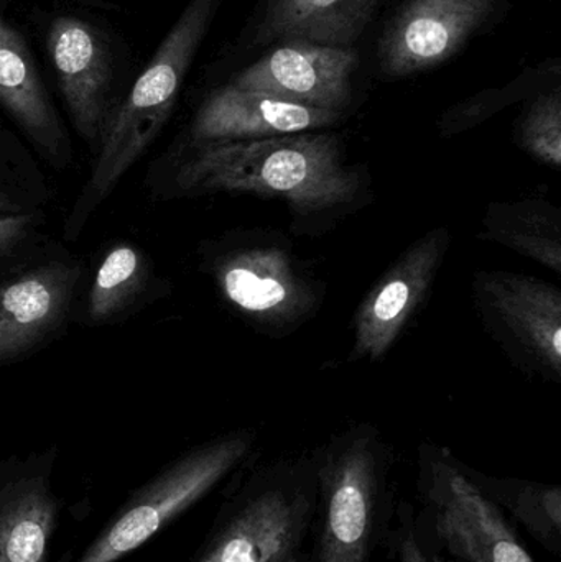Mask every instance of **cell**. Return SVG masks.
I'll list each match as a JSON object with an SVG mask.
<instances>
[{
	"instance_id": "cell-21",
	"label": "cell",
	"mask_w": 561,
	"mask_h": 562,
	"mask_svg": "<svg viewBox=\"0 0 561 562\" xmlns=\"http://www.w3.org/2000/svg\"><path fill=\"white\" fill-rule=\"evenodd\" d=\"M549 221V214L523 204L504 211L496 207V216L487 217V227L494 239L560 272L559 226L550 227Z\"/></svg>"
},
{
	"instance_id": "cell-18",
	"label": "cell",
	"mask_w": 561,
	"mask_h": 562,
	"mask_svg": "<svg viewBox=\"0 0 561 562\" xmlns=\"http://www.w3.org/2000/svg\"><path fill=\"white\" fill-rule=\"evenodd\" d=\"M147 257L128 243L114 244L102 257L88 296V317L104 324L134 303L147 284Z\"/></svg>"
},
{
	"instance_id": "cell-24",
	"label": "cell",
	"mask_w": 561,
	"mask_h": 562,
	"mask_svg": "<svg viewBox=\"0 0 561 562\" xmlns=\"http://www.w3.org/2000/svg\"><path fill=\"white\" fill-rule=\"evenodd\" d=\"M36 226V216L32 213L0 214V257L19 247Z\"/></svg>"
},
{
	"instance_id": "cell-14",
	"label": "cell",
	"mask_w": 561,
	"mask_h": 562,
	"mask_svg": "<svg viewBox=\"0 0 561 562\" xmlns=\"http://www.w3.org/2000/svg\"><path fill=\"white\" fill-rule=\"evenodd\" d=\"M81 269L49 262L0 284V362L32 349L68 314Z\"/></svg>"
},
{
	"instance_id": "cell-6",
	"label": "cell",
	"mask_w": 561,
	"mask_h": 562,
	"mask_svg": "<svg viewBox=\"0 0 561 562\" xmlns=\"http://www.w3.org/2000/svg\"><path fill=\"white\" fill-rule=\"evenodd\" d=\"M510 0H401L374 48L375 71L402 81L434 71L509 15Z\"/></svg>"
},
{
	"instance_id": "cell-19",
	"label": "cell",
	"mask_w": 561,
	"mask_h": 562,
	"mask_svg": "<svg viewBox=\"0 0 561 562\" xmlns=\"http://www.w3.org/2000/svg\"><path fill=\"white\" fill-rule=\"evenodd\" d=\"M478 485V484H476ZM494 504L506 507L530 535L552 553L561 548V491L529 482L478 485Z\"/></svg>"
},
{
	"instance_id": "cell-26",
	"label": "cell",
	"mask_w": 561,
	"mask_h": 562,
	"mask_svg": "<svg viewBox=\"0 0 561 562\" xmlns=\"http://www.w3.org/2000/svg\"><path fill=\"white\" fill-rule=\"evenodd\" d=\"M289 562H303V561H302V557H300V554H299V557L292 558V560H290Z\"/></svg>"
},
{
	"instance_id": "cell-17",
	"label": "cell",
	"mask_w": 561,
	"mask_h": 562,
	"mask_svg": "<svg viewBox=\"0 0 561 562\" xmlns=\"http://www.w3.org/2000/svg\"><path fill=\"white\" fill-rule=\"evenodd\" d=\"M484 293L494 311L537 359L561 373V294L540 280L517 276L484 277Z\"/></svg>"
},
{
	"instance_id": "cell-5",
	"label": "cell",
	"mask_w": 561,
	"mask_h": 562,
	"mask_svg": "<svg viewBox=\"0 0 561 562\" xmlns=\"http://www.w3.org/2000/svg\"><path fill=\"white\" fill-rule=\"evenodd\" d=\"M246 432L194 449L142 487L78 562H117L210 494L249 454Z\"/></svg>"
},
{
	"instance_id": "cell-9",
	"label": "cell",
	"mask_w": 561,
	"mask_h": 562,
	"mask_svg": "<svg viewBox=\"0 0 561 562\" xmlns=\"http://www.w3.org/2000/svg\"><path fill=\"white\" fill-rule=\"evenodd\" d=\"M46 46L76 131L98 148L111 117L112 72L104 40L86 20L59 15L49 25Z\"/></svg>"
},
{
	"instance_id": "cell-4",
	"label": "cell",
	"mask_w": 561,
	"mask_h": 562,
	"mask_svg": "<svg viewBox=\"0 0 561 562\" xmlns=\"http://www.w3.org/2000/svg\"><path fill=\"white\" fill-rule=\"evenodd\" d=\"M315 510V464L262 472L234 497L197 562H289L299 557Z\"/></svg>"
},
{
	"instance_id": "cell-15",
	"label": "cell",
	"mask_w": 561,
	"mask_h": 562,
	"mask_svg": "<svg viewBox=\"0 0 561 562\" xmlns=\"http://www.w3.org/2000/svg\"><path fill=\"white\" fill-rule=\"evenodd\" d=\"M0 104L30 140L55 164H65L69 145L49 102L32 53L15 26L0 12Z\"/></svg>"
},
{
	"instance_id": "cell-12",
	"label": "cell",
	"mask_w": 561,
	"mask_h": 562,
	"mask_svg": "<svg viewBox=\"0 0 561 562\" xmlns=\"http://www.w3.org/2000/svg\"><path fill=\"white\" fill-rule=\"evenodd\" d=\"M384 3L385 0H260L240 43L253 52L289 40L352 48Z\"/></svg>"
},
{
	"instance_id": "cell-8",
	"label": "cell",
	"mask_w": 561,
	"mask_h": 562,
	"mask_svg": "<svg viewBox=\"0 0 561 562\" xmlns=\"http://www.w3.org/2000/svg\"><path fill=\"white\" fill-rule=\"evenodd\" d=\"M359 65L356 46L338 48L289 40L267 48L229 82L306 108L345 114L355 98L352 81Z\"/></svg>"
},
{
	"instance_id": "cell-2",
	"label": "cell",
	"mask_w": 561,
	"mask_h": 562,
	"mask_svg": "<svg viewBox=\"0 0 561 562\" xmlns=\"http://www.w3.org/2000/svg\"><path fill=\"white\" fill-rule=\"evenodd\" d=\"M223 0H190L155 52L127 98L112 112L65 233L76 239L89 217L114 193L128 170L167 124L184 78L206 38Z\"/></svg>"
},
{
	"instance_id": "cell-23",
	"label": "cell",
	"mask_w": 561,
	"mask_h": 562,
	"mask_svg": "<svg viewBox=\"0 0 561 562\" xmlns=\"http://www.w3.org/2000/svg\"><path fill=\"white\" fill-rule=\"evenodd\" d=\"M395 543H397L399 562H440L438 558L431 557L422 547L414 520H412L411 510H407V508L401 510V521H399L397 533H395Z\"/></svg>"
},
{
	"instance_id": "cell-20",
	"label": "cell",
	"mask_w": 561,
	"mask_h": 562,
	"mask_svg": "<svg viewBox=\"0 0 561 562\" xmlns=\"http://www.w3.org/2000/svg\"><path fill=\"white\" fill-rule=\"evenodd\" d=\"M561 63L559 58L546 59L537 65L527 66L513 81L503 88L486 89L473 98L453 105L441 119V131L445 134L463 131L478 122L486 121L497 114L501 109L514 102L530 99L543 89L560 85Z\"/></svg>"
},
{
	"instance_id": "cell-1",
	"label": "cell",
	"mask_w": 561,
	"mask_h": 562,
	"mask_svg": "<svg viewBox=\"0 0 561 562\" xmlns=\"http://www.w3.org/2000/svg\"><path fill=\"white\" fill-rule=\"evenodd\" d=\"M183 190L239 191L283 198L299 211L349 203L358 191L335 135L303 134L204 144L181 167Z\"/></svg>"
},
{
	"instance_id": "cell-13",
	"label": "cell",
	"mask_w": 561,
	"mask_h": 562,
	"mask_svg": "<svg viewBox=\"0 0 561 562\" xmlns=\"http://www.w3.org/2000/svg\"><path fill=\"white\" fill-rule=\"evenodd\" d=\"M55 452L0 468V562H46L58 518Z\"/></svg>"
},
{
	"instance_id": "cell-25",
	"label": "cell",
	"mask_w": 561,
	"mask_h": 562,
	"mask_svg": "<svg viewBox=\"0 0 561 562\" xmlns=\"http://www.w3.org/2000/svg\"><path fill=\"white\" fill-rule=\"evenodd\" d=\"M23 207L16 204L5 191H0V214L22 213Z\"/></svg>"
},
{
	"instance_id": "cell-16",
	"label": "cell",
	"mask_w": 561,
	"mask_h": 562,
	"mask_svg": "<svg viewBox=\"0 0 561 562\" xmlns=\"http://www.w3.org/2000/svg\"><path fill=\"white\" fill-rule=\"evenodd\" d=\"M224 296L246 313L266 321H289L308 310L312 294L305 281L277 249H250L217 267Z\"/></svg>"
},
{
	"instance_id": "cell-3",
	"label": "cell",
	"mask_w": 561,
	"mask_h": 562,
	"mask_svg": "<svg viewBox=\"0 0 561 562\" xmlns=\"http://www.w3.org/2000/svg\"><path fill=\"white\" fill-rule=\"evenodd\" d=\"M313 562H371L389 505L385 461L372 436L339 439L315 462Z\"/></svg>"
},
{
	"instance_id": "cell-11",
	"label": "cell",
	"mask_w": 561,
	"mask_h": 562,
	"mask_svg": "<svg viewBox=\"0 0 561 562\" xmlns=\"http://www.w3.org/2000/svg\"><path fill=\"white\" fill-rule=\"evenodd\" d=\"M341 119L339 112L306 108L227 82L201 105L191 138L200 145L256 140L332 127Z\"/></svg>"
},
{
	"instance_id": "cell-22",
	"label": "cell",
	"mask_w": 561,
	"mask_h": 562,
	"mask_svg": "<svg viewBox=\"0 0 561 562\" xmlns=\"http://www.w3.org/2000/svg\"><path fill=\"white\" fill-rule=\"evenodd\" d=\"M519 142L534 158L559 168L561 164V85L530 98L519 121Z\"/></svg>"
},
{
	"instance_id": "cell-7",
	"label": "cell",
	"mask_w": 561,
	"mask_h": 562,
	"mask_svg": "<svg viewBox=\"0 0 561 562\" xmlns=\"http://www.w3.org/2000/svg\"><path fill=\"white\" fill-rule=\"evenodd\" d=\"M424 495L435 531L453 557L467 562H536L494 504L448 456H430Z\"/></svg>"
},
{
	"instance_id": "cell-10",
	"label": "cell",
	"mask_w": 561,
	"mask_h": 562,
	"mask_svg": "<svg viewBox=\"0 0 561 562\" xmlns=\"http://www.w3.org/2000/svg\"><path fill=\"white\" fill-rule=\"evenodd\" d=\"M448 246L447 231L428 234L379 281L356 314V356L379 359L427 296Z\"/></svg>"
}]
</instances>
